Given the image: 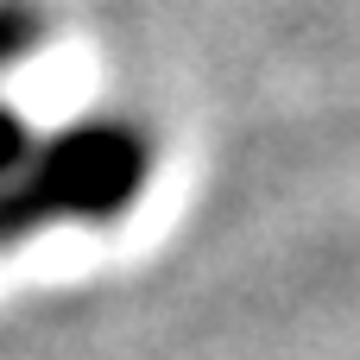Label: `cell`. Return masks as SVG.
Instances as JSON below:
<instances>
[{
    "mask_svg": "<svg viewBox=\"0 0 360 360\" xmlns=\"http://www.w3.org/2000/svg\"><path fill=\"white\" fill-rule=\"evenodd\" d=\"M32 44H38V13L25 0H0V70L25 63Z\"/></svg>",
    "mask_w": 360,
    "mask_h": 360,
    "instance_id": "obj_2",
    "label": "cell"
},
{
    "mask_svg": "<svg viewBox=\"0 0 360 360\" xmlns=\"http://www.w3.org/2000/svg\"><path fill=\"white\" fill-rule=\"evenodd\" d=\"M146 177L152 139L133 120H76L51 139H32L19 171L0 184V247L63 221H120Z\"/></svg>",
    "mask_w": 360,
    "mask_h": 360,
    "instance_id": "obj_1",
    "label": "cell"
},
{
    "mask_svg": "<svg viewBox=\"0 0 360 360\" xmlns=\"http://www.w3.org/2000/svg\"><path fill=\"white\" fill-rule=\"evenodd\" d=\"M25 152H32V127H25L13 108H0V184L19 171V158H25Z\"/></svg>",
    "mask_w": 360,
    "mask_h": 360,
    "instance_id": "obj_3",
    "label": "cell"
}]
</instances>
